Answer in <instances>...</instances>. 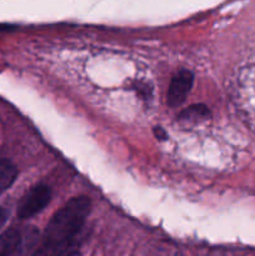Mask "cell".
<instances>
[{
	"mask_svg": "<svg viewBox=\"0 0 255 256\" xmlns=\"http://www.w3.org/2000/svg\"><path fill=\"white\" fill-rule=\"evenodd\" d=\"M22 235L18 229H9L0 235V256H14L22 248Z\"/></svg>",
	"mask_w": 255,
	"mask_h": 256,
	"instance_id": "cell-4",
	"label": "cell"
},
{
	"mask_svg": "<svg viewBox=\"0 0 255 256\" xmlns=\"http://www.w3.org/2000/svg\"><path fill=\"white\" fill-rule=\"evenodd\" d=\"M92 212V200L76 196L66 202L46 225L42 244L32 256H66L75 248V239Z\"/></svg>",
	"mask_w": 255,
	"mask_h": 256,
	"instance_id": "cell-1",
	"label": "cell"
},
{
	"mask_svg": "<svg viewBox=\"0 0 255 256\" xmlns=\"http://www.w3.org/2000/svg\"><path fill=\"white\" fill-rule=\"evenodd\" d=\"M14 26H12V25H6V24H0V32H6V30H10L12 29Z\"/></svg>",
	"mask_w": 255,
	"mask_h": 256,
	"instance_id": "cell-9",
	"label": "cell"
},
{
	"mask_svg": "<svg viewBox=\"0 0 255 256\" xmlns=\"http://www.w3.org/2000/svg\"><path fill=\"white\" fill-rule=\"evenodd\" d=\"M194 82V74L190 70L182 69L172 76L168 88L166 102L170 108L182 105L186 99Z\"/></svg>",
	"mask_w": 255,
	"mask_h": 256,
	"instance_id": "cell-3",
	"label": "cell"
},
{
	"mask_svg": "<svg viewBox=\"0 0 255 256\" xmlns=\"http://www.w3.org/2000/svg\"><path fill=\"white\" fill-rule=\"evenodd\" d=\"M8 216H9V212H8V210H5L4 208L0 206V229H2V228L5 225V222H6V220H8Z\"/></svg>",
	"mask_w": 255,
	"mask_h": 256,
	"instance_id": "cell-7",
	"label": "cell"
},
{
	"mask_svg": "<svg viewBox=\"0 0 255 256\" xmlns=\"http://www.w3.org/2000/svg\"><path fill=\"white\" fill-rule=\"evenodd\" d=\"M154 134H155V136L158 138V139H160V140L166 139V132H165L164 130L162 129V128H155Z\"/></svg>",
	"mask_w": 255,
	"mask_h": 256,
	"instance_id": "cell-8",
	"label": "cell"
},
{
	"mask_svg": "<svg viewBox=\"0 0 255 256\" xmlns=\"http://www.w3.org/2000/svg\"><path fill=\"white\" fill-rule=\"evenodd\" d=\"M52 199V190L48 185L38 184L25 192L18 204L16 214L19 219H29L46 208Z\"/></svg>",
	"mask_w": 255,
	"mask_h": 256,
	"instance_id": "cell-2",
	"label": "cell"
},
{
	"mask_svg": "<svg viewBox=\"0 0 255 256\" xmlns=\"http://www.w3.org/2000/svg\"><path fill=\"white\" fill-rule=\"evenodd\" d=\"M210 116V110L204 104H194L192 106L186 108L179 114L178 119L182 122L192 124V122H198L200 120H205Z\"/></svg>",
	"mask_w": 255,
	"mask_h": 256,
	"instance_id": "cell-5",
	"label": "cell"
},
{
	"mask_svg": "<svg viewBox=\"0 0 255 256\" xmlns=\"http://www.w3.org/2000/svg\"><path fill=\"white\" fill-rule=\"evenodd\" d=\"M18 176V169L6 159H0V194L6 192Z\"/></svg>",
	"mask_w": 255,
	"mask_h": 256,
	"instance_id": "cell-6",
	"label": "cell"
}]
</instances>
